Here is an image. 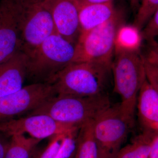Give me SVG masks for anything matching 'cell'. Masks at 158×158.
Masks as SVG:
<instances>
[{
  "mask_svg": "<svg viewBox=\"0 0 158 158\" xmlns=\"http://www.w3.org/2000/svg\"><path fill=\"white\" fill-rule=\"evenodd\" d=\"M111 65L90 62L71 63L51 84L56 95L91 97L107 94Z\"/></svg>",
  "mask_w": 158,
  "mask_h": 158,
  "instance_id": "1",
  "label": "cell"
},
{
  "mask_svg": "<svg viewBox=\"0 0 158 158\" xmlns=\"http://www.w3.org/2000/svg\"><path fill=\"white\" fill-rule=\"evenodd\" d=\"M111 69L114 92L121 98L119 107L125 114L134 118L138 94L146 79L140 50L128 49L115 45Z\"/></svg>",
  "mask_w": 158,
  "mask_h": 158,
  "instance_id": "2",
  "label": "cell"
},
{
  "mask_svg": "<svg viewBox=\"0 0 158 158\" xmlns=\"http://www.w3.org/2000/svg\"><path fill=\"white\" fill-rule=\"evenodd\" d=\"M110 106L107 94L91 97L56 95L31 111L28 116L44 114L62 124L81 127L95 119Z\"/></svg>",
  "mask_w": 158,
  "mask_h": 158,
  "instance_id": "3",
  "label": "cell"
},
{
  "mask_svg": "<svg viewBox=\"0 0 158 158\" xmlns=\"http://www.w3.org/2000/svg\"><path fill=\"white\" fill-rule=\"evenodd\" d=\"M75 45L57 33L47 38L31 54L27 78L33 83H49L54 77L73 63Z\"/></svg>",
  "mask_w": 158,
  "mask_h": 158,
  "instance_id": "4",
  "label": "cell"
},
{
  "mask_svg": "<svg viewBox=\"0 0 158 158\" xmlns=\"http://www.w3.org/2000/svg\"><path fill=\"white\" fill-rule=\"evenodd\" d=\"M120 16L90 31L81 32L75 45L74 62H90L112 66Z\"/></svg>",
  "mask_w": 158,
  "mask_h": 158,
  "instance_id": "5",
  "label": "cell"
},
{
  "mask_svg": "<svg viewBox=\"0 0 158 158\" xmlns=\"http://www.w3.org/2000/svg\"><path fill=\"white\" fill-rule=\"evenodd\" d=\"M134 118L119 105L110 106L93 121V132L99 158H115L134 126Z\"/></svg>",
  "mask_w": 158,
  "mask_h": 158,
  "instance_id": "6",
  "label": "cell"
},
{
  "mask_svg": "<svg viewBox=\"0 0 158 158\" xmlns=\"http://www.w3.org/2000/svg\"><path fill=\"white\" fill-rule=\"evenodd\" d=\"M21 50L27 55L47 38L57 33L45 0H17Z\"/></svg>",
  "mask_w": 158,
  "mask_h": 158,
  "instance_id": "7",
  "label": "cell"
},
{
  "mask_svg": "<svg viewBox=\"0 0 158 158\" xmlns=\"http://www.w3.org/2000/svg\"><path fill=\"white\" fill-rule=\"evenodd\" d=\"M56 95L49 83H33L14 93L0 98V123L30 113Z\"/></svg>",
  "mask_w": 158,
  "mask_h": 158,
  "instance_id": "8",
  "label": "cell"
},
{
  "mask_svg": "<svg viewBox=\"0 0 158 158\" xmlns=\"http://www.w3.org/2000/svg\"><path fill=\"white\" fill-rule=\"evenodd\" d=\"M80 127L62 124L44 114L30 115L0 123V132L9 137L28 134L40 140L67 134Z\"/></svg>",
  "mask_w": 158,
  "mask_h": 158,
  "instance_id": "9",
  "label": "cell"
},
{
  "mask_svg": "<svg viewBox=\"0 0 158 158\" xmlns=\"http://www.w3.org/2000/svg\"><path fill=\"white\" fill-rule=\"evenodd\" d=\"M21 50L17 0H0V64Z\"/></svg>",
  "mask_w": 158,
  "mask_h": 158,
  "instance_id": "10",
  "label": "cell"
},
{
  "mask_svg": "<svg viewBox=\"0 0 158 158\" xmlns=\"http://www.w3.org/2000/svg\"><path fill=\"white\" fill-rule=\"evenodd\" d=\"M57 34L75 45L81 33L79 0H45Z\"/></svg>",
  "mask_w": 158,
  "mask_h": 158,
  "instance_id": "11",
  "label": "cell"
},
{
  "mask_svg": "<svg viewBox=\"0 0 158 158\" xmlns=\"http://www.w3.org/2000/svg\"><path fill=\"white\" fill-rule=\"evenodd\" d=\"M28 57L19 50L0 64V98L19 90L27 77Z\"/></svg>",
  "mask_w": 158,
  "mask_h": 158,
  "instance_id": "12",
  "label": "cell"
},
{
  "mask_svg": "<svg viewBox=\"0 0 158 158\" xmlns=\"http://www.w3.org/2000/svg\"><path fill=\"white\" fill-rule=\"evenodd\" d=\"M136 108L143 129L158 133V92L147 78L138 94Z\"/></svg>",
  "mask_w": 158,
  "mask_h": 158,
  "instance_id": "13",
  "label": "cell"
},
{
  "mask_svg": "<svg viewBox=\"0 0 158 158\" xmlns=\"http://www.w3.org/2000/svg\"><path fill=\"white\" fill-rule=\"evenodd\" d=\"M80 2L79 19L81 32L95 28L115 18L118 14L114 8L113 2L85 4L80 1Z\"/></svg>",
  "mask_w": 158,
  "mask_h": 158,
  "instance_id": "14",
  "label": "cell"
},
{
  "mask_svg": "<svg viewBox=\"0 0 158 158\" xmlns=\"http://www.w3.org/2000/svg\"><path fill=\"white\" fill-rule=\"evenodd\" d=\"M158 133L143 129L131 143L122 147L115 158H148L153 142Z\"/></svg>",
  "mask_w": 158,
  "mask_h": 158,
  "instance_id": "15",
  "label": "cell"
},
{
  "mask_svg": "<svg viewBox=\"0 0 158 158\" xmlns=\"http://www.w3.org/2000/svg\"><path fill=\"white\" fill-rule=\"evenodd\" d=\"M93 120L79 129L75 158H99L98 148L93 132Z\"/></svg>",
  "mask_w": 158,
  "mask_h": 158,
  "instance_id": "16",
  "label": "cell"
},
{
  "mask_svg": "<svg viewBox=\"0 0 158 158\" xmlns=\"http://www.w3.org/2000/svg\"><path fill=\"white\" fill-rule=\"evenodd\" d=\"M41 140L16 134L11 136L4 158H31L34 149Z\"/></svg>",
  "mask_w": 158,
  "mask_h": 158,
  "instance_id": "17",
  "label": "cell"
},
{
  "mask_svg": "<svg viewBox=\"0 0 158 158\" xmlns=\"http://www.w3.org/2000/svg\"><path fill=\"white\" fill-rule=\"evenodd\" d=\"M142 40L141 31L134 26H122L117 31L116 45L128 49L140 50Z\"/></svg>",
  "mask_w": 158,
  "mask_h": 158,
  "instance_id": "18",
  "label": "cell"
},
{
  "mask_svg": "<svg viewBox=\"0 0 158 158\" xmlns=\"http://www.w3.org/2000/svg\"><path fill=\"white\" fill-rule=\"evenodd\" d=\"M158 9V0H141L133 26L141 31Z\"/></svg>",
  "mask_w": 158,
  "mask_h": 158,
  "instance_id": "19",
  "label": "cell"
},
{
  "mask_svg": "<svg viewBox=\"0 0 158 158\" xmlns=\"http://www.w3.org/2000/svg\"><path fill=\"white\" fill-rule=\"evenodd\" d=\"M143 40L146 42L155 40L158 38V9L153 15L141 31Z\"/></svg>",
  "mask_w": 158,
  "mask_h": 158,
  "instance_id": "20",
  "label": "cell"
},
{
  "mask_svg": "<svg viewBox=\"0 0 158 158\" xmlns=\"http://www.w3.org/2000/svg\"><path fill=\"white\" fill-rule=\"evenodd\" d=\"M66 134L53 136L45 150L36 158H56Z\"/></svg>",
  "mask_w": 158,
  "mask_h": 158,
  "instance_id": "21",
  "label": "cell"
},
{
  "mask_svg": "<svg viewBox=\"0 0 158 158\" xmlns=\"http://www.w3.org/2000/svg\"><path fill=\"white\" fill-rule=\"evenodd\" d=\"M144 59L158 67V42L156 40L147 42L145 52L142 55Z\"/></svg>",
  "mask_w": 158,
  "mask_h": 158,
  "instance_id": "22",
  "label": "cell"
},
{
  "mask_svg": "<svg viewBox=\"0 0 158 158\" xmlns=\"http://www.w3.org/2000/svg\"><path fill=\"white\" fill-rule=\"evenodd\" d=\"M9 136L0 132V158H4L9 147L10 139Z\"/></svg>",
  "mask_w": 158,
  "mask_h": 158,
  "instance_id": "23",
  "label": "cell"
},
{
  "mask_svg": "<svg viewBox=\"0 0 158 158\" xmlns=\"http://www.w3.org/2000/svg\"><path fill=\"white\" fill-rule=\"evenodd\" d=\"M143 59L145 72L151 74L158 79V67L147 62L146 60L144 59L143 57Z\"/></svg>",
  "mask_w": 158,
  "mask_h": 158,
  "instance_id": "24",
  "label": "cell"
},
{
  "mask_svg": "<svg viewBox=\"0 0 158 158\" xmlns=\"http://www.w3.org/2000/svg\"><path fill=\"white\" fill-rule=\"evenodd\" d=\"M148 158H158V133L153 142Z\"/></svg>",
  "mask_w": 158,
  "mask_h": 158,
  "instance_id": "25",
  "label": "cell"
},
{
  "mask_svg": "<svg viewBox=\"0 0 158 158\" xmlns=\"http://www.w3.org/2000/svg\"><path fill=\"white\" fill-rule=\"evenodd\" d=\"M145 73H146V78L148 81L158 92V79L148 73L145 72Z\"/></svg>",
  "mask_w": 158,
  "mask_h": 158,
  "instance_id": "26",
  "label": "cell"
},
{
  "mask_svg": "<svg viewBox=\"0 0 158 158\" xmlns=\"http://www.w3.org/2000/svg\"><path fill=\"white\" fill-rule=\"evenodd\" d=\"M81 2L85 4L106 3L113 2V0H79Z\"/></svg>",
  "mask_w": 158,
  "mask_h": 158,
  "instance_id": "27",
  "label": "cell"
},
{
  "mask_svg": "<svg viewBox=\"0 0 158 158\" xmlns=\"http://www.w3.org/2000/svg\"><path fill=\"white\" fill-rule=\"evenodd\" d=\"M141 0H131V4L134 10H136L137 9L138 11L140 5V2H141Z\"/></svg>",
  "mask_w": 158,
  "mask_h": 158,
  "instance_id": "28",
  "label": "cell"
},
{
  "mask_svg": "<svg viewBox=\"0 0 158 158\" xmlns=\"http://www.w3.org/2000/svg\"><path fill=\"white\" fill-rule=\"evenodd\" d=\"M158 38H157V39H156V40H158ZM157 40V41H158V40Z\"/></svg>",
  "mask_w": 158,
  "mask_h": 158,
  "instance_id": "29",
  "label": "cell"
}]
</instances>
